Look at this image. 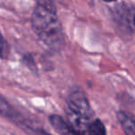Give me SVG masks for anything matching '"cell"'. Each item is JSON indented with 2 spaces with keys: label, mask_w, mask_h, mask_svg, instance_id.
<instances>
[{
  "label": "cell",
  "mask_w": 135,
  "mask_h": 135,
  "mask_svg": "<svg viewBox=\"0 0 135 135\" xmlns=\"http://www.w3.org/2000/svg\"><path fill=\"white\" fill-rule=\"evenodd\" d=\"M7 51V42L3 36L2 32H0V58L6 57Z\"/></svg>",
  "instance_id": "cell-6"
},
{
  "label": "cell",
  "mask_w": 135,
  "mask_h": 135,
  "mask_svg": "<svg viewBox=\"0 0 135 135\" xmlns=\"http://www.w3.org/2000/svg\"><path fill=\"white\" fill-rule=\"evenodd\" d=\"M87 135H107V129L99 118L94 119L89 125Z\"/></svg>",
  "instance_id": "cell-5"
},
{
  "label": "cell",
  "mask_w": 135,
  "mask_h": 135,
  "mask_svg": "<svg viewBox=\"0 0 135 135\" xmlns=\"http://www.w3.org/2000/svg\"><path fill=\"white\" fill-rule=\"evenodd\" d=\"M133 24H134V26H135V17L133 18Z\"/></svg>",
  "instance_id": "cell-7"
},
{
  "label": "cell",
  "mask_w": 135,
  "mask_h": 135,
  "mask_svg": "<svg viewBox=\"0 0 135 135\" xmlns=\"http://www.w3.org/2000/svg\"><path fill=\"white\" fill-rule=\"evenodd\" d=\"M32 26L38 38L51 50L58 52L65 46L63 28L53 2L36 3L32 14Z\"/></svg>",
  "instance_id": "cell-1"
},
{
  "label": "cell",
  "mask_w": 135,
  "mask_h": 135,
  "mask_svg": "<svg viewBox=\"0 0 135 135\" xmlns=\"http://www.w3.org/2000/svg\"><path fill=\"white\" fill-rule=\"evenodd\" d=\"M67 121L76 131L87 135V129L94 120V112L85 93L81 89L71 91L66 102Z\"/></svg>",
  "instance_id": "cell-2"
},
{
  "label": "cell",
  "mask_w": 135,
  "mask_h": 135,
  "mask_svg": "<svg viewBox=\"0 0 135 135\" xmlns=\"http://www.w3.org/2000/svg\"><path fill=\"white\" fill-rule=\"evenodd\" d=\"M49 122H50L53 129L59 135H83L78 131H76L70 124L68 123L67 120H65L58 115H51L49 117Z\"/></svg>",
  "instance_id": "cell-3"
},
{
  "label": "cell",
  "mask_w": 135,
  "mask_h": 135,
  "mask_svg": "<svg viewBox=\"0 0 135 135\" xmlns=\"http://www.w3.org/2000/svg\"><path fill=\"white\" fill-rule=\"evenodd\" d=\"M117 118L125 135H135V117L125 111H118Z\"/></svg>",
  "instance_id": "cell-4"
}]
</instances>
